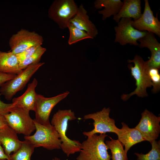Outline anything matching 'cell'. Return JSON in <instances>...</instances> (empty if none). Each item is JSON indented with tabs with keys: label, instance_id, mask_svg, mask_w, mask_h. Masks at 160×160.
Returning <instances> with one entry per match:
<instances>
[{
	"label": "cell",
	"instance_id": "6da1fadb",
	"mask_svg": "<svg viewBox=\"0 0 160 160\" xmlns=\"http://www.w3.org/2000/svg\"><path fill=\"white\" fill-rule=\"evenodd\" d=\"M76 119L75 113L71 109H59L54 114L51 122L60 136V149L68 157L81 149V143L78 140L70 139L66 135L69 121Z\"/></svg>",
	"mask_w": 160,
	"mask_h": 160
},
{
	"label": "cell",
	"instance_id": "7a4b0ae2",
	"mask_svg": "<svg viewBox=\"0 0 160 160\" xmlns=\"http://www.w3.org/2000/svg\"><path fill=\"white\" fill-rule=\"evenodd\" d=\"M129 63L133 62L134 64L133 66L131 64L128 65V67L131 70V74L136 81V87L135 90L128 94H123L121 99L123 100H127L132 96L136 95L139 97H147L148 94L146 89L151 87L152 83L148 74L149 68L146 62L140 56L136 55L132 60H128Z\"/></svg>",
	"mask_w": 160,
	"mask_h": 160
},
{
	"label": "cell",
	"instance_id": "3957f363",
	"mask_svg": "<svg viewBox=\"0 0 160 160\" xmlns=\"http://www.w3.org/2000/svg\"><path fill=\"white\" fill-rule=\"evenodd\" d=\"M36 131L33 135L25 136V140L35 148L42 147L48 150L60 149L61 141L60 136L51 124L45 126L33 119Z\"/></svg>",
	"mask_w": 160,
	"mask_h": 160
},
{
	"label": "cell",
	"instance_id": "277c9868",
	"mask_svg": "<svg viewBox=\"0 0 160 160\" xmlns=\"http://www.w3.org/2000/svg\"><path fill=\"white\" fill-rule=\"evenodd\" d=\"M106 133L96 134L88 137L81 144V148L76 160H110L111 155L105 142Z\"/></svg>",
	"mask_w": 160,
	"mask_h": 160
},
{
	"label": "cell",
	"instance_id": "5b68a950",
	"mask_svg": "<svg viewBox=\"0 0 160 160\" xmlns=\"http://www.w3.org/2000/svg\"><path fill=\"white\" fill-rule=\"evenodd\" d=\"M78 9L73 0H55L48 9V16L60 29L64 30L67 28L70 20L76 14Z\"/></svg>",
	"mask_w": 160,
	"mask_h": 160
},
{
	"label": "cell",
	"instance_id": "8992f818",
	"mask_svg": "<svg viewBox=\"0 0 160 160\" xmlns=\"http://www.w3.org/2000/svg\"><path fill=\"white\" fill-rule=\"evenodd\" d=\"M28 111L15 105L10 112L4 116L9 126L17 134L28 136L36 130L33 119Z\"/></svg>",
	"mask_w": 160,
	"mask_h": 160
},
{
	"label": "cell",
	"instance_id": "52a82bcc",
	"mask_svg": "<svg viewBox=\"0 0 160 160\" xmlns=\"http://www.w3.org/2000/svg\"><path fill=\"white\" fill-rule=\"evenodd\" d=\"M39 63L30 65L12 79L0 87V93L7 100H11L18 92L23 89L32 76L44 64Z\"/></svg>",
	"mask_w": 160,
	"mask_h": 160
},
{
	"label": "cell",
	"instance_id": "ba28073f",
	"mask_svg": "<svg viewBox=\"0 0 160 160\" xmlns=\"http://www.w3.org/2000/svg\"><path fill=\"white\" fill-rule=\"evenodd\" d=\"M110 112L109 108L104 107L100 111L85 115L84 119L94 121V128L91 131L83 132V134L88 137L98 133L112 132L116 134L119 128L116 126L115 120L109 117Z\"/></svg>",
	"mask_w": 160,
	"mask_h": 160
},
{
	"label": "cell",
	"instance_id": "9c48e42d",
	"mask_svg": "<svg viewBox=\"0 0 160 160\" xmlns=\"http://www.w3.org/2000/svg\"><path fill=\"white\" fill-rule=\"evenodd\" d=\"M66 91L55 96L49 97L37 94L34 111L37 122L45 126L51 124L49 118L50 113L55 106L69 94Z\"/></svg>",
	"mask_w": 160,
	"mask_h": 160
},
{
	"label": "cell",
	"instance_id": "30bf717a",
	"mask_svg": "<svg viewBox=\"0 0 160 160\" xmlns=\"http://www.w3.org/2000/svg\"><path fill=\"white\" fill-rule=\"evenodd\" d=\"M43 41V37L38 33L22 29L11 37L9 44L11 51L17 55L31 47L41 45Z\"/></svg>",
	"mask_w": 160,
	"mask_h": 160
},
{
	"label": "cell",
	"instance_id": "8fae6325",
	"mask_svg": "<svg viewBox=\"0 0 160 160\" xmlns=\"http://www.w3.org/2000/svg\"><path fill=\"white\" fill-rule=\"evenodd\" d=\"M131 18H122L118 23L117 26H115V42L122 45L127 44L137 46V41L139 39L144 37L147 33L146 31H140L135 28L132 26Z\"/></svg>",
	"mask_w": 160,
	"mask_h": 160
},
{
	"label": "cell",
	"instance_id": "7c38bea8",
	"mask_svg": "<svg viewBox=\"0 0 160 160\" xmlns=\"http://www.w3.org/2000/svg\"><path fill=\"white\" fill-rule=\"evenodd\" d=\"M160 117L157 116L145 109L141 113V119L135 127L141 134L145 141L150 143L156 140L160 133Z\"/></svg>",
	"mask_w": 160,
	"mask_h": 160
},
{
	"label": "cell",
	"instance_id": "4fadbf2b",
	"mask_svg": "<svg viewBox=\"0 0 160 160\" xmlns=\"http://www.w3.org/2000/svg\"><path fill=\"white\" fill-rule=\"evenodd\" d=\"M145 7L143 13L138 19L133 20L132 26L140 31H146L156 35L160 37V22L157 15L155 17L151 10L148 1L145 0Z\"/></svg>",
	"mask_w": 160,
	"mask_h": 160
},
{
	"label": "cell",
	"instance_id": "5bb4252c",
	"mask_svg": "<svg viewBox=\"0 0 160 160\" xmlns=\"http://www.w3.org/2000/svg\"><path fill=\"white\" fill-rule=\"evenodd\" d=\"M140 48L147 47L150 51L151 55L146 63L149 68H160V44L155 37L154 34L148 32L144 37L138 39Z\"/></svg>",
	"mask_w": 160,
	"mask_h": 160
},
{
	"label": "cell",
	"instance_id": "9a60e30c",
	"mask_svg": "<svg viewBox=\"0 0 160 160\" xmlns=\"http://www.w3.org/2000/svg\"><path fill=\"white\" fill-rule=\"evenodd\" d=\"M122 127L119 129L116 133L118 140L124 146L127 153L130 148L137 143L145 141L140 132L135 128H130L124 122H121Z\"/></svg>",
	"mask_w": 160,
	"mask_h": 160
},
{
	"label": "cell",
	"instance_id": "2e32d148",
	"mask_svg": "<svg viewBox=\"0 0 160 160\" xmlns=\"http://www.w3.org/2000/svg\"><path fill=\"white\" fill-rule=\"evenodd\" d=\"M23 142L18 139L16 132L9 125L0 129V143L9 158L12 152L15 153L20 148Z\"/></svg>",
	"mask_w": 160,
	"mask_h": 160
},
{
	"label": "cell",
	"instance_id": "e0dca14e",
	"mask_svg": "<svg viewBox=\"0 0 160 160\" xmlns=\"http://www.w3.org/2000/svg\"><path fill=\"white\" fill-rule=\"evenodd\" d=\"M69 23L78 28L87 32L93 39L98 34V30L94 24L91 21L87 15V11L82 4L78 7L76 14Z\"/></svg>",
	"mask_w": 160,
	"mask_h": 160
},
{
	"label": "cell",
	"instance_id": "ac0fdd59",
	"mask_svg": "<svg viewBox=\"0 0 160 160\" xmlns=\"http://www.w3.org/2000/svg\"><path fill=\"white\" fill-rule=\"evenodd\" d=\"M37 80L35 78L29 84L25 92L21 96L12 99V103L18 107L30 111H34L37 93L35 88L38 84Z\"/></svg>",
	"mask_w": 160,
	"mask_h": 160
},
{
	"label": "cell",
	"instance_id": "d6986e66",
	"mask_svg": "<svg viewBox=\"0 0 160 160\" xmlns=\"http://www.w3.org/2000/svg\"><path fill=\"white\" fill-rule=\"evenodd\" d=\"M119 13L113 16V19L118 23L122 18L138 19L141 15V1L140 0H124Z\"/></svg>",
	"mask_w": 160,
	"mask_h": 160
},
{
	"label": "cell",
	"instance_id": "ffe728a7",
	"mask_svg": "<svg viewBox=\"0 0 160 160\" xmlns=\"http://www.w3.org/2000/svg\"><path fill=\"white\" fill-rule=\"evenodd\" d=\"M22 70L20 68L19 62L16 55L11 51H0V72L17 75Z\"/></svg>",
	"mask_w": 160,
	"mask_h": 160
},
{
	"label": "cell",
	"instance_id": "44dd1931",
	"mask_svg": "<svg viewBox=\"0 0 160 160\" xmlns=\"http://www.w3.org/2000/svg\"><path fill=\"white\" fill-rule=\"evenodd\" d=\"M94 7L97 9L104 8L98 11L102 15V20H105L111 15L114 16L119 12L123 4L120 0H96L94 2Z\"/></svg>",
	"mask_w": 160,
	"mask_h": 160
},
{
	"label": "cell",
	"instance_id": "7402d4cb",
	"mask_svg": "<svg viewBox=\"0 0 160 160\" xmlns=\"http://www.w3.org/2000/svg\"><path fill=\"white\" fill-rule=\"evenodd\" d=\"M110 140H106L105 143L108 149L111 150L112 160H128L127 153L123 148V145L118 140L111 137Z\"/></svg>",
	"mask_w": 160,
	"mask_h": 160
},
{
	"label": "cell",
	"instance_id": "603a6c76",
	"mask_svg": "<svg viewBox=\"0 0 160 160\" xmlns=\"http://www.w3.org/2000/svg\"><path fill=\"white\" fill-rule=\"evenodd\" d=\"M35 148L27 141H23L21 146L18 151L11 154L9 160H31Z\"/></svg>",
	"mask_w": 160,
	"mask_h": 160
},
{
	"label": "cell",
	"instance_id": "cb8c5ba5",
	"mask_svg": "<svg viewBox=\"0 0 160 160\" xmlns=\"http://www.w3.org/2000/svg\"><path fill=\"white\" fill-rule=\"evenodd\" d=\"M69 32L68 43L69 45L76 43L80 41L86 39H93L87 32L81 30L69 23L67 25Z\"/></svg>",
	"mask_w": 160,
	"mask_h": 160
},
{
	"label": "cell",
	"instance_id": "d4e9b609",
	"mask_svg": "<svg viewBox=\"0 0 160 160\" xmlns=\"http://www.w3.org/2000/svg\"><path fill=\"white\" fill-rule=\"evenodd\" d=\"M152 148L146 154L135 153L137 160H160V140H155L151 143Z\"/></svg>",
	"mask_w": 160,
	"mask_h": 160
},
{
	"label": "cell",
	"instance_id": "484cf974",
	"mask_svg": "<svg viewBox=\"0 0 160 160\" xmlns=\"http://www.w3.org/2000/svg\"><path fill=\"white\" fill-rule=\"evenodd\" d=\"M46 50V49L39 46L36 51L30 56L19 63V68L23 70L32 64L39 63L41 58Z\"/></svg>",
	"mask_w": 160,
	"mask_h": 160
},
{
	"label": "cell",
	"instance_id": "4316f807",
	"mask_svg": "<svg viewBox=\"0 0 160 160\" xmlns=\"http://www.w3.org/2000/svg\"><path fill=\"white\" fill-rule=\"evenodd\" d=\"M148 74L153 87L152 91L153 93H156L160 89V74L159 69L155 68H150Z\"/></svg>",
	"mask_w": 160,
	"mask_h": 160
},
{
	"label": "cell",
	"instance_id": "83f0119b",
	"mask_svg": "<svg viewBox=\"0 0 160 160\" xmlns=\"http://www.w3.org/2000/svg\"><path fill=\"white\" fill-rule=\"evenodd\" d=\"M41 45L31 47L22 52L16 55L19 63L31 55Z\"/></svg>",
	"mask_w": 160,
	"mask_h": 160
},
{
	"label": "cell",
	"instance_id": "f1b7e54d",
	"mask_svg": "<svg viewBox=\"0 0 160 160\" xmlns=\"http://www.w3.org/2000/svg\"><path fill=\"white\" fill-rule=\"evenodd\" d=\"M1 95L0 93V115L4 116L10 112L12 108L15 105V104L13 103H6L1 101L0 100Z\"/></svg>",
	"mask_w": 160,
	"mask_h": 160
},
{
	"label": "cell",
	"instance_id": "f546056e",
	"mask_svg": "<svg viewBox=\"0 0 160 160\" xmlns=\"http://www.w3.org/2000/svg\"><path fill=\"white\" fill-rule=\"evenodd\" d=\"M16 75L5 73L0 72V87L6 82L15 78Z\"/></svg>",
	"mask_w": 160,
	"mask_h": 160
},
{
	"label": "cell",
	"instance_id": "4dcf8cb0",
	"mask_svg": "<svg viewBox=\"0 0 160 160\" xmlns=\"http://www.w3.org/2000/svg\"><path fill=\"white\" fill-rule=\"evenodd\" d=\"M8 126L4 116L0 115V129L4 128Z\"/></svg>",
	"mask_w": 160,
	"mask_h": 160
},
{
	"label": "cell",
	"instance_id": "1f68e13d",
	"mask_svg": "<svg viewBox=\"0 0 160 160\" xmlns=\"http://www.w3.org/2000/svg\"><path fill=\"white\" fill-rule=\"evenodd\" d=\"M9 158L5 153L3 148L0 143V159L9 160Z\"/></svg>",
	"mask_w": 160,
	"mask_h": 160
},
{
	"label": "cell",
	"instance_id": "d6a6232c",
	"mask_svg": "<svg viewBox=\"0 0 160 160\" xmlns=\"http://www.w3.org/2000/svg\"><path fill=\"white\" fill-rule=\"evenodd\" d=\"M53 160H60L59 158L57 157H55L54 159H53Z\"/></svg>",
	"mask_w": 160,
	"mask_h": 160
},
{
	"label": "cell",
	"instance_id": "836d02e7",
	"mask_svg": "<svg viewBox=\"0 0 160 160\" xmlns=\"http://www.w3.org/2000/svg\"><path fill=\"white\" fill-rule=\"evenodd\" d=\"M0 160H8L7 159H0Z\"/></svg>",
	"mask_w": 160,
	"mask_h": 160
}]
</instances>
